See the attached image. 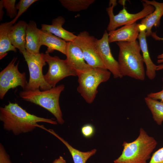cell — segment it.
I'll return each instance as SVG.
<instances>
[{
    "label": "cell",
    "instance_id": "1",
    "mask_svg": "<svg viewBox=\"0 0 163 163\" xmlns=\"http://www.w3.org/2000/svg\"><path fill=\"white\" fill-rule=\"evenodd\" d=\"M0 120L3 123L4 129L12 131L15 135L31 131L43 122L56 124V121L31 114L18 104L9 102L0 108Z\"/></svg>",
    "mask_w": 163,
    "mask_h": 163
},
{
    "label": "cell",
    "instance_id": "2",
    "mask_svg": "<svg viewBox=\"0 0 163 163\" xmlns=\"http://www.w3.org/2000/svg\"><path fill=\"white\" fill-rule=\"evenodd\" d=\"M116 43L119 49L118 62L122 75L144 80L145 72L139 43L136 40L132 42H117Z\"/></svg>",
    "mask_w": 163,
    "mask_h": 163
},
{
    "label": "cell",
    "instance_id": "3",
    "mask_svg": "<svg viewBox=\"0 0 163 163\" xmlns=\"http://www.w3.org/2000/svg\"><path fill=\"white\" fill-rule=\"evenodd\" d=\"M157 144L155 138L141 128L136 139L130 142H123L122 153L113 163H147Z\"/></svg>",
    "mask_w": 163,
    "mask_h": 163
},
{
    "label": "cell",
    "instance_id": "4",
    "mask_svg": "<svg viewBox=\"0 0 163 163\" xmlns=\"http://www.w3.org/2000/svg\"><path fill=\"white\" fill-rule=\"evenodd\" d=\"M65 86L61 84L44 91L24 90L19 95L24 100L38 105L46 109L56 118L57 122L63 124L64 121L59 104V98Z\"/></svg>",
    "mask_w": 163,
    "mask_h": 163
},
{
    "label": "cell",
    "instance_id": "5",
    "mask_svg": "<svg viewBox=\"0 0 163 163\" xmlns=\"http://www.w3.org/2000/svg\"><path fill=\"white\" fill-rule=\"evenodd\" d=\"M77 72L78 83L77 91L89 104H91L95 99L99 85L107 81L111 74L106 69L91 67L84 71Z\"/></svg>",
    "mask_w": 163,
    "mask_h": 163
},
{
    "label": "cell",
    "instance_id": "6",
    "mask_svg": "<svg viewBox=\"0 0 163 163\" xmlns=\"http://www.w3.org/2000/svg\"><path fill=\"white\" fill-rule=\"evenodd\" d=\"M26 62L29 72V79L24 90L44 91L52 88L46 82L43 73V67L46 63L44 53L35 54L27 51L22 54Z\"/></svg>",
    "mask_w": 163,
    "mask_h": 163
},
{
    "label": "cell",
    "instance_id": "7",
    "mask_svg": "<svg viewBox=\"0 0 163 163\" xmlns=\"http://www.w3.org/2000/svg\"><path fill=\"white\" fill-rule=\"evenodd\" d=\"M143 7V9L135 14L129 13L125 9L124 5L123 9L117 14L115 15L113 9L117 5V1L110 0L109 7L106 8V11L109 18V22L107 28L109 32L114 30L122 25H129L136 23L137 20L143 19L153 12L154 7L142 1Z\"/></svg>",
    "mask_w": 163,
    "mask_h": 163
},
{
    "label": "cell",
    "instance_id": "8",
    "mask_svg": "<svg viewBox=\"0 0 163 163\" xmlns=\"http://www.w3.org/2000/svg\"><path fill=\"white\" fill-rule=\"evenodd\" d=\"M17 57H14L8 66L0 72V98L3 99L8 91L20 86L25 90L28 82L25 72L18 69L19 62L15 65Z\"/></svg>",
    "mask_w": 163,
    "mask_h": 163
},
{
    "label": "cell",
    "instance_id": "9",
    "mask_svg": "<svg viewBox=\"0 0 163 163\" xmlns=\"http://www.w3.org/2000/svg\"><path fill=\"white\" fill-rule=\"evenodd\" d=\"M44 58L49 66L47 72L44 75V78L51 88L56 86L59 81L66 77L77 76V71L69 64L66 59L46 53L44 54Z\"/></svg>",
    "mask_w": 163,
    "mask_h": 163
},
{
    "label": "cell",
    "instance_id": "10",
    "mask_svg": "<svg viewBox=\"0 0 163 163\" xmlns=\"http://www.w3.org/2000/svg\"><path fill=\"white\" fill-rule=\"evenodd\" d=\"M96 39L94 36L85 30L78 34L73 42L81 50L84 60L88 65L91 67L106 69L97 52Z\"/></svg>",
    "mask_w": 163,
    "mask_h": 163
},
{
    "label": "cell",
    "instance_id": "11",
    "mask_svg": "<svg viewBox=\"0 0 163 163\" xmlns=\"http://www.w3.org/2000/svg\"><path fill=\"white\" fill-rule=\"evenodd\" d=\"M108 33L105 30L101 38L97 39L96 46L97 53L106 68L112 73L114 78H122L118 62L113 57L109 45Z\"/></svg>",
    "mask_w": 163,
    "mask_h": 163
},
{
    "label": "cell",
    "instance_id": "12",
    "mask_svg": "<svg viewBox=\"0 0 163 163\" xmlns=\"http://www.w3.org/2000/svg\"><path fill=\"white\" fill-rule=\"evenodd\" d=\"M65 55L69 64L77 72L84 71L91 67L85 61L80 48L73 42H67Z\"/></svg>",
    "mask_w": 163,
    "mask_h": 163
},
{
    "label": "cell",
    "instance_id": "13",
    "mask_svg": "<svg viewBox=\"0 0 163 163\" xmlns=\"http://www.w3.org/2000/svg\"><path fill=\"white\" fill-rule=\"evenodd\" d=\"M139 24L135 23L109 32V43L115 42H132L136 40L139 33Z\"/></svg>",
    "mask_w": 163,
    "mask_h": 163
},
{
    "label": "cell",
    "instance_id": "14",
    "mask_svg": "<svg viewBox=\"0 0 163 163\" xmlns=\"http://www.w3.org/2000/svg\"><path fill=\"white\" fill-rule=\"evenodd\" d=\"M139 28L140 31L138 38L144 63L146 66L145 75L149 79L153 80L156 76L157 66L152 61L149 52L146 40V27L140 24Z\"/></svg>",
    "mask_w": 163,
    "mask_h": 163
},
{
    "label": "cell",
    "instance_id": "15",
    "mask_svg": "<svg viewBox=\"0 0 163 163\" xmlns=\"http://www.w3.org/2000/svg\"><path fill=\"white\" fill-rule=\"evenodd\" d=\"M142 1L153 6L155 8L153 12L143 18L140 22V24L145 26L146 37H148L151 35L153 26L157 28L160 25V19L163 15V2H159L155 0H143Z\"/></svg>",
    "mask_w": 163,
    "mask_h": 163
},
{
    "label": "cell",
    "instance_id": "16",
    "mask_svg": "<svg viewBox=\"0 0 163 163\" xmlns=\"http://www.w3.org/2000/svg\"><path fill=\"white\" fill-rule=\"evenodd\" d=\"M65 22L64 18L59 16L52 20L51 24H42L41 29L51 33L67 42H73L77 35L63 28L62 25Z\"/></svg>",
    "mask_w": 163,
    "mask_h": 163
},
{
    "label": "cell",
    "instance_id": "17",
    "mask_svg": "<svg viewBox=\"0 0 163 163\" xmlns=\"http://www.w3.org/2000/svg\"><path fill=\"white\" fill-rule=\"evenodd\" d=\"M25 49L28 52L33 54L40 53V29L37 27L36 23L30 21L27 24L26 30Z\"/></svg>",
    "mask_w": 163,
    "mask_h": 163
},
{
    "label": "cell",
    "instance_id": "18",
    "mask_svg": "<svg viewBox=\"0 0 163 163\" xmlns=\"http://www.w3.org/2000/svg\"><path fill=\"white\" fill-rule=\"evenodd\" d=\"M27 24L24 21H20L13 25L10 33L12 45L22 54L26 50V30Z\"/></svg>",
    "mask_w": 163,
    "mask_h": 163
},
{
    "label": "cell",
    "instance_id": "19",
    "mask_svg": "<svg viewBox=\"0 0 163 163\" xmlns=\"http://www.w3.org/2000/svg\"><path fill=\"white\" fill-rule=\"evenodd\" d=\"M40 34L41 46L44 45L47 47L45 53L49 54L56 50L65 55L67 43L66 41L41 29Z\"/></svg>",
    "mask_w": 163,
    "mask_h": 163
},
{
    "label": "cell",
    "instance_id": "20",
    "mask_svg": "<svg viewBox=\"0 0 163 163\" xmlns=\"http://www.w3.org/2000/svg\"><path fill=\"white\" fill-rule=\"evenodd\" d=\"M13 25L11 21L2 23L0 25V59L5 57L9 51L17 52L16 48L11 43L10 37Z\"/></svg>",
    "mask_w": 163,
    "mask_h": 163
},
{
    "label": "cell",
    "instance_id": "21",
    "mask_svg": "<svg viewBox=\"0 0 163 163\" xmlns=\"http://www.w3.org/2000/svg\"><path fill=\"white\" fill-rule=\"evenodd\" d=\"M47 131L55 136L66 145L72 155L74 163H86L87 160L97 152V150L95 149L87 152L80 151L72 147L53 129H48Z\"/></svg>",
    "mask_w": 163,
    "mask_h": 163
},
{
    "label": "cell",
    "instance_id": "22",
    "mask_svg": "<svg viewBox=\"0 0 163 163\" xmlns=\"http://www.w3.org/2000/svg\"><path fill=\"white\" fill-rule=\"evenodd\" d=\"M144 100L151 112L154 120L158 125H161L163 122V101L147 97L144 98Z\"/></svg>",
    "mask_w": 163,
    "mask_h": 163
},
{
    "label": "cell",
    "instance_id": "23",
    "mask_svg": "<svg viewBox=\"0 0 163 163\" xmlns=\"http://www.w3.org/2000/svg\"><path fill=\"white\" fill-rule=\"evenodd\" d=\"M95 0H59L65 8L72 12H78L87 9L93 3Z\"/></svg>",
    "mask_w": 163,
    "mask_h": 163
},
{
    "label": "cell",
    "instance_id": "24",
    "mask_svg": "<svg viewBox=\"0 0 163 163\" xmlns=\"http://www.w3.org/2000/svg\"><path fill=\"white\" fill-rule=\"evenodd\" d=\"M38 1L37 0H20L16 5V7L18 11L16 17L11 22L13 24L17 21L19 18L27 9L35 2Z\"/></svg>",
    "mask_w": 163,
    "mask_h": 163
},
{
    "label": "cell",
    "instance_id": "25",
    "mask_svg": "<svg viewBox=\"0 0 163 163\" xmlns=\"http://www.w3.org/2000/svg\"><path fill=\"white\" fill-rule=\"evenodd\" d=\"M4 8L6 11V14L10 18H14L16 16L17 9L15 0H1Z\"/></svg>",
    "mask_w": 163,
    "mask_h": 163
},
{
    "label": "cell",
    "instance_id": "26",
    "mask_svg": "<svg viewBox=\"0 0 163 163\" xmlns=\"http://www.w3.org/2000/svg\"><path fill=\"white\" fill-rule=\"evenodd\" d=\"M81 132L82 134L85 137L90 138L92 136L94 133V128L91 124H85L82 127Z\"/></svg>",
    "mask_w": 163,
    "mask_h": 163
},
{
    "label": "cell",
    "instance_id": "27",
    "mask_svg": "<svg viewBox=\"0 0 163 163\" xmlns=\"http://www.w3.org/2000/svg\"><path fill=\"white\" fill-rule=\"evenodd\" d=\"M147 163H163V147L153 153L149 161Z\"/></svg>",
    "mask_w": 163,
    "mask_h": 163
},
{
    "label": "cell",
    "instance_id": "28",
    "mask_svg": "<svg viewBox=\"0 0 163 163\" xmlns=\"http://www.w3.org/2000/svg\"><path fill=\"white\" fill-rule=\"evenodd\" d=\"M0 163H12L2 145H0Z\"/></svg>",
    "mask_w": 163,
    "mask_h": 163
},
{
    "label": "cell",
    "instance_id": "29",
    "mask_svg": "<svg viewBox=\"0 0 163 163\" xmlns=\"http://www.w3.org/2000/svg\"><path fill=\"white\" fill-rule=\"evenodd\" d=\"M163 82V77L162 78ZM147 97L155 100H160L163 101V85L162 90L157 92H151L148 94Z\"/></svg>",
    "mask_w": 163,
    "mask_h": 163
},
{
    "label": "cell",
    "instance_id": "30",
    "mask_svg": "<svg viewBox=\"0 0 163 163\" xmlns=\"http://www.w3.org/2000/svg\"><path fill=\"white\" fill-rule=\"evenodd\" d=\"M151 36L155 40H158L163 41V37H159L156 34V32H152ZM158 60L157 62L160 64L163 62V53L157 56Z\"/></svg>",
    "mask_w": 163,
    "mask_h": 163
},
{
    "label": "cell",
    "instance_id": "31",
    "mask_svg": "<svg viewBox=\"0 0 163 163\" xmlns=\"http://www.w3.org/2000/svg\"><path fill=\"white\" fill-rule=\"evenodd\" d=\"M52 163H66V162L63 157L60 156L58 158L56 159Z\"/></svg>",
    "mask_w": 163,
    "mask_h": 163
},
{
    "label": "cell",
    "instance_id": "32",
    "mask_svg": "<svg viewBox=\"0 0 163 163\" xmlns=\"http://www.w3.org/2000/svg\"><path fill=\"white\" fill-rule=\"evenodd\" d=\"M3 6L1 0L0 1V21H2L4 14V11H3Z\"/></svg>",
    "mask_w": 163,
    "mask_h": 163
},
{
    "label": "cell",
    "instance_id": "33",
    "mask_svg": "<svg viewBox=\"0 0 163 163\" xmlns=\"http://www.w3.org/2000/svg\"><path fill=\"white\" fill-rule=\"evenodd\" d=\"M163 69V64L157 66L156 71Z\"/></svg>",
    "mask_w": 163,
    "mask_h": 163
}]
</instances>
